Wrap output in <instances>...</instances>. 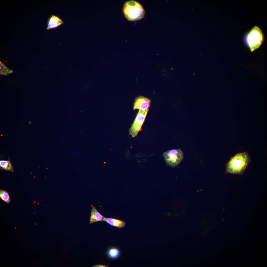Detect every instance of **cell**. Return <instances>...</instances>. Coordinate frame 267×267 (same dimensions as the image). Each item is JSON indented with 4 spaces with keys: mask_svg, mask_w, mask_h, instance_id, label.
Wrapping results in <instances>:
<instances>
[{
    "mask_svg": "<svg viewBox=\"0 0 267 267\" xmlns=\"http://www.w3.org/2000/svg\"><path fill=\"white\" fill-rule=\"evenodd\" d=\"M123 12L126 19L129 21H134L142 19L145 14V11L141 5L133 0L127 1L124 4Z\"/></svg>",
    "mask_w": 267,
    "mask_h": 267,
    "instance_id": "7a4b0ae2",
    "label": "cell"
},
{
    "mask_svg": "<svg viewBox=\"0 0 267 267\" xmlns=\"http://www.w3.org/2000/svg\"><path fill=\"white\" fill-rule=\"evenodd\" d=\"M92 267H108L109 266H108L105 265H102L101 264H97L95 265Z\"/></svg>",
    "mask_w": 267,
    "mask_h": 267,
    "instance_id": "4fadbf2b",
    "label": "cell"
},
{
    "mask_svg": "<svg viewBox=\"0 0 267 267\" xmlns=\"http://www.w3.org/2000/svg\"><path fill=\"white\" fill-rule=\"evenodd\" d=\"M108 258L111 259H115L118 258L121 255L120 251L118 248L112 247L108 248L106 252Z\"/></svg>",
    "mask_w": 267,
    "mask_h": 267,
    "instance_id": "30bf717a",
    "label": "cell"
},
{
    "mask_svg": "<svg viewBox=\"0 0 267 267\" xmlns=\"http://www.w3.org/2000/svg\"><path fill=\"white\" fill-rule=\"evenodd\" d=\"M149 110H139L135 119L129 129V134L133 137L136 136L142 130V127Z\"/></svg>",
    "mask_w": 267,
    "mask_h": 267,
    "instance_id": "5b68a950",
    "label": "cell"
},
{
    "mask_svg": "<svg viewBox=\"0 0 267 267\" xmlns=\"http://www.w3.org/2000/svg\"><path fill=\"white\" fill-rule=\"evenodd\" d=\"M245 41L251 52L258 48L264 40L261 29L257 26H254L246 34Z\"/></svg>",
    "mask_w": 267,
    "mask_h": 267,
    "instance_id": "3957f363",
    "label": "cell"
},
{
    "mask_svg": "<svg viewBox=\"0 0 267 267\" xmlns=\"http://www.w3.org/2000/svg\"><path fill=\"white\" fill-rule=\"evenodd\" d=\"M0 198L7 204H9L11 201L9 193L6 190L0 189Z\"/></svg>",
    "mask_w": 267,
    "mask_h": 267,
    "instance_id": "7c38bea8",
    "label": "cell"
},
{
    "mask_svg": "<svg viewBox=\"0 0 267 267\" xmlns=\"http://www.w3.org/2000/svg\"><path fill=\"white\" fill-rule=\"evenodd\" d=\"M104 221L111 226L119 228H122L125 226L126 222L122 221L113 218H104Z\"/></svg>",
    "mask_w": 267,
    "mask_h": 267,
    "instance_id": "9c48e42d",
    "label": "cell"
},
{
    "mask_svg": "<svg viewBox=\"0 0 267 267\" xmlns=\"http://www.w3.org/2000/svg\"><path fill=\"white\" fill-rule=\"evenodd\" d=\"M251 161L247 152L238 153L227 163L225 173L242 175Z\"/></svg>",
    "mask_w": 267,
    "mask_h": 267,
    "instance_id": "6da1fadb",
    "label": "cell"
},
{
    "mask_svg": "<svg viewBox=\"0 0 267 267\" xmlns=\"http://www.w3.org/2000/svg\"><path fill=\"white\" fill-rule=\"evenodd\" d=\"M163 156L167 165L174 167L183 160V153L181 149H174L164 152Z\"/></svg>",
    "mask_w": 267,
    "mask_h": 267,
    "instance_id": "277c9868",
    "label": "cell"
},
{
    "mask_svg": "<svg viewBox=\"0 0 267 267\" xmlns=\"http://www.w3.org/2000/svg\"><path fill=\"white\" fill-rule=\"evenodd\" d=\"M64 23V22L59 17L52 15L48 19L46 29L49 30L57 28Z\"/></svg>",
    "mask_w": 267,
    "mask_h": 267,
    "instance_id": "52a82bcc",
    "label": "cell"
},
{
    "mask_svg": "<svg viewBox=\"0 0 267 267\" xmlns=\"http://www.w3.org/2000/svg\"><path fill=\"white\" fill-rule=\"evenodd\" d=\"M151 100L143 96H140L136 97L134 101L133 109L134 110H149Z\"/></svg>",
    "mask_w": 267,
    "mask_h": 267,
    "instance_id": "8992f818",
    "label": "cell"
},
{
    "mask_svg": "<svg viewBox=\"0 0 267 267\" xmlns=\"http://www.w3.org/2000/svg\"><path fill=\"white\" fill-rule=\"evenodd\" d=\"M91 206L92 209L90 218V224H91L94 222L104 221L105 217L98 211L95 207L93 205Z\"/></svg>",
    "mask_w": 267,
    "mask_h": 267,
    "instance_id": "ba28073f",
    "label": "cell"
},
{
    "mask_svg": "<svg viewBox=\"0 0 267 267\" xmlns=\"http://www.w3.org/2000/svg\"><path fill=\"white\" fill-rule=\"evenodd\" d=\"M0 166L1 168L5 170L13 172V167L9 160H0Z\"/></svg>",
    "mask_w": 267,
    "mask_h": 267,
    "instance_id": "8fae6325",
    "label": "cell"
}]
</instances>
